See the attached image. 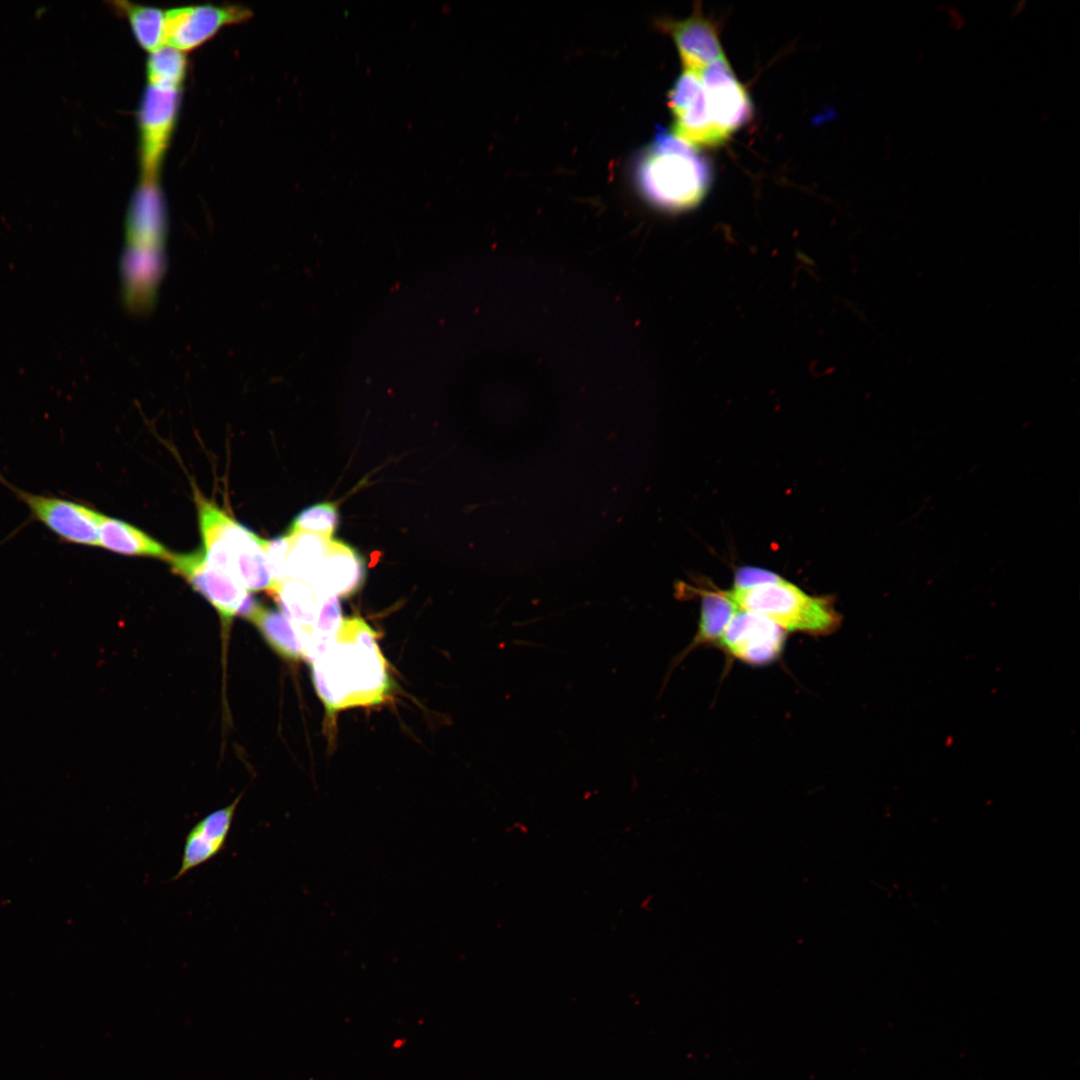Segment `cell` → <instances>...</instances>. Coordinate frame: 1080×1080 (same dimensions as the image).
<instances>
[{
    "label": "cell",
    "instance_id": "6da1fadb",
    "mask_svg": "<svg viewBox=\"0 0 1080 1080\" xmlns=\"http://www.w3.org/2000/svg\"><path fill=\"white\" fill-rule=\"evenodd\" d=\"M311 666L314 687L329 713L381 703L391 689L377 633L359 617L343 618Z\"/></svg>",
    "mask_w": 1080,
    "mask_h": 1080
},
{
    "label": "cell",
    "instance_id": "7a4b0ae2",
    "mask_svg": "<svg viewBox=\"0 0 1080 1080\" xmlns=\"http://www.w3.org/2000/svg\"><path fill=\"white\" fill-rule=\"evenodd\" d=\"M167 210L158 184H140L128 206L119 272L128 312L149 313L166 271Z\"/></svg>",
    "mask_w": 1080,
    "mask_h": 1080
},
{
    "label": "cell",
    "instance_id": "3957f363",
    "mask_svg": "<svg viewBox=\"0 0 1080 1080\" xmlns=\"http://www.w3.org/2000/svg\"><path fill=\"white\" fill-rule=\"evenodd\" d=\"M640 191L653 206L668 212L695 208L711 183L708 161L696 148L665 131L641 154L636 166Z\"/></svg>",
    "mask_w": 1080,
    "mask_h": 1080
},
{
    "label": "cell",
    "instance_id": "277c9868",
    "mask_svg": "<svg viewBox=\"0 0 1080 1080\" xmlns=\"http://www.w3.org/2000/svg\"><path fill=\"white\" fill-rule=\"evenodd\" d=\"M199 528L206 560L222 570L247 591L274 595V580L266 541L232 518L195 490Z\"/></svg>",
    "mask_w": 1080,
    "mask_h": 1080
},
{
    "label": "cell",
    "instance_id": "5b68a950",
    "mask_svg": "<svg viewBox=\"0 0 1080 1080\" xmlns=\"http://www.w3.org/2000/svg\"><path fill=\"white\" fill-rule=\"evenodd\" d=\"M724 592L738 610L763 615L784 631L823 636L840 625V614L830 597L809 595L783 578Z\"/></svg>",
    "mask_w": 1080,
    "mask_h": 1080
},
{
    "label": "cell",
    "instance_id": "8992f818",
    "mask_svg": "<svg viewBox=\"0 0 1080 1080\" xmlns=\"http://www.w3.org/2000/svg\"><path fill=\"white\" fill-rule=\"evenodd\" d=\"M180 89L149 85L138 112L142 183L158 184V176L175 127Z\"/></svg>",
    "mask_w": 1080,
    "mask_h": 1080
},
{
    "label": "cell",
    "instance_id": "52a82bcc",
    "mask_svg": "<svg viewBox=\"0 0 1080 1080\" xmlns=\"http://www.w3.org/2000/svg\"><path fill=\"white\" fill-rule=\"evenodd\" d=\"M4 484L26 504L34 519L64 542L99 546L101 513L69 499L39 495L21 490L7 482Z\"/></svg>",
    "mask_w": 1080,
    "mask_h": 1080
},
{
    "label": "cell",
    "instance_id": "ba28073f",
    "mask_svg": "<svg viewBox=\"0 0 1080 1080\" xmlns=\"http://www.w3.org/2000/svg\"><path fill=\"white\" fill-rule=\"evenodd\" d=\"M167 562L215 608L224 628L230 626L234 617H240L251 594L231 576L211 565L203 551L171 553Z\"/></svg>",
    "mask_w": 1080,
    "mask_h": 1080
},
{
    "label": "cell",
    "instance_id": "9c48e42d",
    "mask_svg": "<svg viewBox=\"0 0 1080 1080\" xmlns=\"http://www.w3.org/2000/svg\"><path fill=\"white\" fill-rule=\"evenodd\" d=\"M672 135L691 145H720L727 139L714 124L699 74L683 70L668 95Z\"/></svg>",
    "mask_w": 1080,
    "mask_h": 1080
},
{
    "label": "cell",
    "instance_id": "30bf717a",
    "mask_svg": "<svg viewBox=\"0 0 1080 1080\" xmlns=\"http://www.w3.org/2000/svg\"><path fill=\"white\" fill-rule=\"evenodd\" d=\"M252 12L239 5H191L165 11L164 44L191 50L212 37L224 25L247 20Z\"/></svg>",
    "mask_w": 1080,
    "mask_h": 1080
},
{
    "label": "cell",
    "instance_id": "8fae6325",
    "mask_svg": "<svg viewBox=\"0 0 1080 1080\" xmlns=\"http://www.w3.org/2000/svg\"><path fill=\"white\" fill-rule=\"evenodd\" d=\"M785 632L763 615L738 610L717 644L740 661L764 665L781 654Z\"/></svg>",
    "mask_w": 1080,
    "mask_h": 1080
},
{
    "label": "cell",
    "instance_id": "7c38bea8",
    "mask_svg": "<svg viewBox=\"0 0 1080 1080\" xmlns=\"http://www.w3.org/2000/svg\"><path fill=\"white\" fill-rule=\"evenodd\" d=\"M699 75L711 118L728 139L751 118L749 94L735 76L726 57L714 62Z\"/></svg>",
    "mask_w": 1080,
    "mask_h": 1080
},
{
    "label": "cell",
    "instance_id": "4fadbf2b",
    "mask_svg": "<svg viewBox=\"0 0 1080 1080\" xmlns=\"http://www.w3.org/2000/svg\"><path fill=\"white\" fill-rule=\"evenodd\" d=\"M658 25L672 37L684 70L700 74L725 57L716 25L699 7L685 19H663Z\"/></svg>",
    "mask_w": 1080,
    "mask_h": 1080
},
{
    "label": "cell",
    "instance_id": "5bb4252c",
    "mask_svg": "<svg viewBox=\"0 0 1080 1080\" xmlns=\"http://www.w3.org/2000/svg\"><path fill=\"white\" fill-rule=\"evenodd\" d=\"M242 794L230 804L214 810L195 823L184 839L180 867L171 881L207 863L225 849Z\"/></svg>",
    "mask_w": 1080,
    "mask_h": 1080
},
{
    "label": "cell",
    "instance_id": "9a60e30c",
    "mask_svg": "<svg viewBox=\"0 0 1080 1080\" xmlns=\"http://www.w3.org/2000/svg\"><path fill=\"white\" fill-rule=\"evenodd\" d=\"M364 579L361 556L349 545L331 539L310 585L321 595L347 597L360 589Z\"/></svg>",
    "mask_w": 1080,
    "mask_h": 1080
},
{
    "label": "cell",
    "instance_id": "2e32d148",
    "mask_svg": "<svg viewBox=\"0 0 1080 1080\" xmlns=\"http://www.w3.org/2000/svg\"><path fill=\"white\" fill-rule=\"evenodd\" d=\"M248 621L255 625L279 655L287 659L309 660L310 644L307 637L281 611L270 609L261 603Z\"/></svg>",
    "mask_w": 1080,
    "mask_h": 1080
},
{
    "label": "cell",
    "instance_id": "e0dca14e",
    "mask_svg": "<svg viewBox=\"0 0 1080 1080\" xmlns=\"http://www.w3.org/2000/svg\"><path fill=\"white\" fill-rule=\"evenodd\" d=\"M99 546L123 555L147 556L168 560L171 553L158 541L138 528L101 514Z\"/></svg>",
    "mask_w": 1080,
    "mask_h": 1080
},
{
    "label": "cell",
    "instance_id": "ac0fdd59",
    "mask_svg": "<svg viewBox=\"0 0 1080 1080\" xmlns=\"http://www.w3.org/2000/svg\"><path fill=\"white\" fill-rule=\"evenodd\" d=\"M738 611L724 591L702 593L701 613L695 637L688 647L676 657V665L692 649L705 644L717 643L726 627Z\"/></svg>",
    "mask_w": 1080,
    "mask_h": 1080
},
{
    "label": "cell",
    "instance_id": "d6986e66",
    "mask_svg": "<svg viewBox=\"0 0 1080 1080\" xmlns=\"http://www.w3.org/2000/svg\"><path fill=\"white\" fill-rule=\"evenodd\" d=\"M287 534L290 537V548L287 555L288 579L300 580L310 584L332 538L307 532H287Z\"/></svg>",
    "mask_w": 1080,
    "mask_h": 1080
},
{
    "label": "cell",
    "instance_id": "ffe728a7",
    "mask_svg": "<svg viewBox=\"0 0 1080 1080\" xmlns=\"http://www.w3.org/2000/svg\"><path fill=\"white\" fill-rule=\"evenodd\" d=\"M116 8L127 16L139 44L152 52L164 45L165 12L151 6L117 1Z\"/></svg>",
    "mask_w": 1080,
    "mask_h": 1080
},
{
    "label": "cell",
    "instance_id": "44dd1931",
    "mask_svg": "<svg viewBox=\"0 0 1080 1080\" xmlns=\"http://www.w3.org/2000/svg\"><path fill=\"white\" fill-rule=\"evenodd\" d=\"M186 67L187 59L183 51L164 44L150 53L146 74L150 85L180 89Z\"/></svg>",
    "mask_w": 1080,
    "mask_h": 1080
},
{
    "label": "cell",
    "instance_id": "7402d4cb",
    "mask_svg": "<svg viewBox=\"0 0 1080 1080\" xmlns=\"http://www.w3.org/2000/svg\"><path fill=\"white\" fill-rule=\"evenodd\" d=\"M339 522L335 504L317 503L303 509L292 521L288 533L307 532L332 538Z\"/></svg>",
    "mask_w": 1080,
    "mask_h": 1080
},
{
    "label": "cell",
    "instance_id": "603a6c76",
    "mask_svg": "<svg viewBox=\"0 0 1080 1080\" xmlns=\"http://www.w3.org/2000/svg\"><path fill=\"white\" fill-rule=\"evenodd\" d=\"M289 548L290 537L287 533L266 541V553L277 588L288 579L287 555Z\"/></svg>",
    "mask_w": 1080,
    "mask_h": 1080
},
{
    "label": "cell",
    "instance_id": "cb8c5ba5",
    "mask_svg": "<svg viewBox=\"0 0 1080 1080\" xmlns=\"http://www.w3.org/2000/svg\"><path fill=\"white\" fill-rule=\"evenodd\" d=\"M780 578V576L768 570L751 567L740 568L735 575L734 588L755 587L778 581Z\"/></svg>",
    "mask_w": 1080,
    "mask_h": 1080
}]
</instances>
